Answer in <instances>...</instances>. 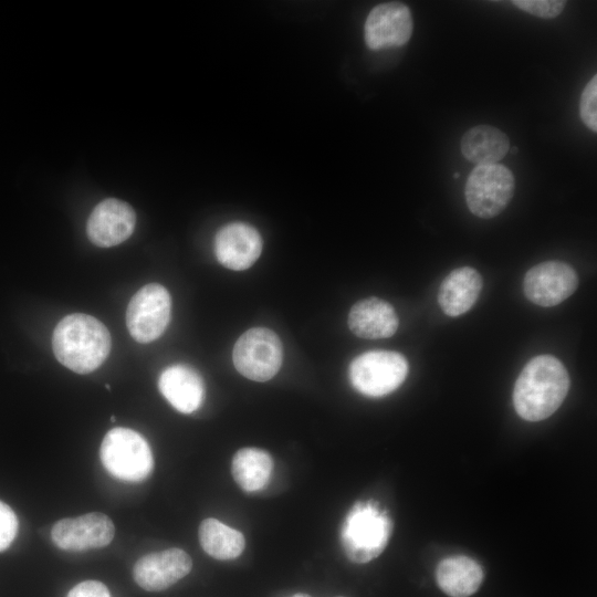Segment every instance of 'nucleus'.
I'll use <instances>...</instances> for the list:
<instances>
[{
  "label": "nucleus",
  "mask_w": 597,
  "mask_h": 597,
  "mask_svg": "<svg viewBox=\"0 0 597 597\" xmlns=\"http://www.w3.org/2000/svg\"><path fill=\"white\" fill-rule=\"evenodd\" d=\"M136 224V214L125 201L109 198L101 201L86 223L91 242L101 248L117 245L127 240Z\"/></svg>",
  "instance_id": "obj_13"
},
{
  "label": "nucleus",
  "mask_w": 597,
  "mask_h": 597,
  "mask_svg": "<svg viewBox=\"0 0 597 597\" xmlns=\"http://www.w3.org/2000/svg\"><path fill=\"white\" fill-rule=\"evenodd\" d=\"M18 532V519L12 509L0 501V552L7 549Z\"/></svg>",
  "instance_id": "obj_24"
},
{
  "label": "nucleus",
  "mask_w": 597,
  "mask_h": 597,
  "mask_svg": "<svg viewBox=\"0 0 597 597\" xmlns=\"http://www.w3.org/2000/svg\"><path fill=\"white\" fill-rule=\"evenodd\" d=\"M510 150H511L513 154H516L519 149H517V147L514 146V147L511 148Z\"/></svg>",
  "instance_id": "obj_27"
},
{
  "label": "nucleus",
  "mask_w": 597,
  "mask_h": 597,
  "mask_svg": "<svg viewBox=\"0 0 597 597\" xmlns=\"http://www.w3.org/2000/svg\"><path fill=\"white\" fill-rule=\"evenodd\" d=\"M273 471L272 457L259 448H242L231 462V473L237 484L245 492L264 489Z\"/></svg>",
  "instance_id": "obj_20"
},
{
  "label": "nucleus",
  "mask_w": 597,
  "mask_h": 597,
  "mask_svg": "<svg viewBox=\"0 0 597 597\" xmlns=\"http://www.w3.org/2000/svg\"><path fill=\"white\" fill-rule=\"evenodd\" d=\"M576 271L562 261H546L531 268L523 280V292L528 301L543 306H555L577 289Z\"/></svg>",
  "instance_id": "obj_9"
},
{
  "label": "nucleus",
  "mask_w": 597,
  "mask_h": 597,
  "mask_svg": "<svg viewBox=\"0 0 597 597\" xmlns=\"http://www.w3.org/2000/svg\"><path fill=\"white\" fill-rule=\"evenodd\" d=\"M398 325L392 305L377 297L358 301L348 314V327L360 338H388L396 333Z\"/></svg>",
  "instance_id": "obj_16"
},
{
  "label": "nucleus",
  "mask_w": 597,
  "mask_h": 597,
  "mask_svg": "<svg viewBox=\"0 0 597 597\" xmlns=\"http://www.w3.org/2000/svg\"><path fill=\"white\" fill-rule=\"evenodd\" d=\"M338 597H342V596H338Z\"/></svg>",
  "instance_id": "obj_29"
},
{
  "label": "nucleus",
  "mask_w": 597,
  "mask_h": 597,
  "mask_svg": "<svg viewBox=\"0 0 597 597\" xmlns=\"http://www.w3.org/2000/svg\"><path fill=\"white\" fill-rule=\"evenodd\" d=\"M262 251V239L252 226L232 222L222 227L214 240L218 261L234 271L247 270L254 264Z\"/></svg>",
  "instance_id": "obj_14"
},
{
  "label": "nucleus",
  "mask_w": 597,
  "mask_h": 597,
  "mask_svg": "<svg viewBox=\"0 0 597 597\" xmlns=\"http://www.w3.org/2000/svg\"><path fill=\"white\" fill-rule=\"evenodd\" d=\"M513 4L538 18L552 19L562 13L566 2L561 0H514Z\"/></svg>",
  "instance_id": "obj_23"
},
{
  "label": "nucleus",
  "mask_w": 597,
  "mask_h": 597,
  "mask_svg": "<svg viewBox=\"0 0 597 597\" xmlns=\"http://www.w3.org/2000/svg\"><path fill=\"white\" fill-rule=\"evenodd\" d=\"M101 462L116 479L139 482L154 468V458L146 439L137 431L117 427L111 429L101 443Z\"/></svg>",
  "instance_id": "obj_4"
},
{
  "label": "nucleus",
  "mask_w": 597,
  "mask_h": 597,
  "mask_svg": "<svg viewBox=\"0 0 597 597\" xmlns=\"http://www.w3.org/2000/svg\"><path fill=\"white\" fill-rule=\"evenodd\" d=\"M232 357L235 369L242 376L254 381H266L275 376L282 365V343L273 331L254 327L235 342Z\"/></svg>",
  "instance_id": "obj_7"
},
{
  "label": "nucleus",
  "mask_w": 597,
  "mask_h": 597,
  "mask_svg": "<svg viewBox=\"0 0 597 597\" xmlns=\"http://www.w3.org/2000/svg\"><path fill=\"white\" fill-rule=\"evenodd\" d=\"M460 149L463 157L476 166L496 164L510 150V139L496 127L479 125L463 134Z\"/></svg>",
  "instance_id": "obj_19"
},
{
  "label": "nucleus",
  "mask_w": 597,
  "mask_h": 597,
  "mask_svg": "<svg viewBox=\"0 0 597 597\" xmlns=\"http://www.w3.org/2000/svg\"><path fill=\"white\" fill-rule=\"evenodd\" d=\"M66 597H112L108 588L98 580H85L75 585Z\"/></svg>",
  "instance_id": "obj_25"
},
{
  "label": "nucleus",
  "mask_w": 597,
  "mask_h": 597,
  "mask_svg": "<svg viewBox=\"0 0 597 597\" xmlns=\"http://www.w3.org/2000/svg\"><path fill=\"white\" fill-rule=\"evenodd\" d=\"M171 312V298L166 287L150 283L137 291L128 303L126 325L139 343L157 339L166 329Z\"/></svg>",
  "instance_id": "obj_8"
},
{
  "label": "nucleus",
  "mask_w": 597,
  "mask_h": 597,
  "mask_svg": "<svg viewBox=\"0 0 597 597\" xmlns=\"http://www.w3.org/2000/svg\"><path fill=\"white\" fill-rule=\"evenodd\" d=\"M482 286V276L475 269L470 266L454 269L440 284L439 305L446 315L460 316L474 305Z\"/></svg>",
  "instance_id": "obj_17"
},
{
  "label": "nucleus",
  "mask_w": 597,
  "mask_h": 597,
  "mask_svg": "<svg viewBox=\"0 0 597 597\" xmlns=\"http://www.w3.org/2000/svg\"><path fill=\"white\" fill-rule=\"evenodd\" d=\"M115 535L113 521L104 513L91 512L62 519L51 530L52 542L69 552H83L107 546Z\"/></svg>",
  "instance_id": "obj_10"
},
{
  "label": "nucleus",
  "mask_w": 597,
  "mask_h": 597,
  "mask_svg": "<svg viewBox=\"0 0 597 597\" xmlns=\"http://www.w3.org/2000/svg\"><path fill=\"white\" fill-rule=\"evenodd\" d=\"M158 388L179 412L191 413L202 404L205 385L196 369L185 364L167 367L159 376Z\"/></svg>",
  "instance_id": "obj_15"
},
{
  "label": "nucleus",
  "mask_w": 597,
  "mask_h": 597,
  "mask_svg": "<svg viewBox=\"0 0 597 597\" xmlns=\"http://www.w3.org/2000/svg\"><path fill=\"white\" fill-rule=\"evenodd\" d=\"M406 357L397 352L370 350L350 363L352 386L367 397H383L400 387L408 375Z\"/></svg>",
  "instance_id": "obj_5"
},
{
  "label": "nucleus",
  "mask_w": 597,
  "mask_h": 597,
  "mask_svg": "<svg viewBox=\"0 0 597 597\" xmlns=\"http://www.w3.org/2000/svg\"><path fill=\"white\" fill-rule=\"evenodd\" d=\"M569 376L563 363L552 355L532 358L520 373L513 389V405L526 421L551 417L563 404Z\"/></svg>",
  "instance_id": "obj_1"
},
{
  "label": "nucleus",
  "mask_w": 597,
  "mask_h": 597,
  "mask_svg": "<svg viewBox=\"0 0 597 597\" xmlns=\"http://www.w3.org/2000/svg\"><path fill=\"white\" fill-rule=\"evenodd\" d=\"M481 565L464 555L449 556L440 561L436 579L440 589L450 597H469L483 582Z\"/></svg>",
  "instance_id": "obj_18"
},
{
  "label": "nucleus",
  "mask_w": 597,
  "mask_h": 597,
  "mask_svg": "<svg viewBox=\"0 0 597 597\" xmlns=\"http://www.w3.org/2000/svg\"><path fill=\"white\" fill-rule=\"evenodd\" d=\"M514 188V176L505 166L478 165L465 184L467 206L479 218H493L501 213L511 201Z\"/></svg>",
  "instance_id": "obj_6"
},
{
  "label": "nucleus",
  "mask_w": 597,
  "mask_h": 597,
  "mask_svg": "<svg viewBox=\"0 0 597 597\" xmlns=\"http://www.w3.org/2000/svg\"><path fill=\"white\" fill-rule=\"evenodd\" d=\"M192 561L181 548L172 547L140 557L134 565L135 583L147 591H161L187 576Z\"/></svg>",
  "instance_id": "obj_12"
},
{
  "label": "nucleus",
  "mask_w": 597,
  "mask_h": 597,
  "mask_svg": "<svg viewBox=\"0 0 597 597\" xmlns=\"http://www.w3.org/2000/svg\"><path fill=\"white\" fill-rule=\"evenodd\" d=\"M292 597H311V596L308 594H304V593H296Z\"/></svg>",
  "instance_id": "obj_26"
},
{
  "label": "nucleus",
  "mask_w": 597,
  "mask_h": 597,
  "mask_svg": "<svg viewBox=\"0 0 597 597\" xmlns=\"http://www.w3.org/2000/svg\"><path fill=\"white\" fill-rule=\"evenodd\" d=\"M597 76L595 75L583 90L579 102V115L583 123L594 133L597 132Z\"/></svg>",
  "instance_id": "obj_22"
},
{
  "label": "nucleus",
  "mask_w": 597,
  "mask_h": 597,
  "mask_svg": "<svg viewBox=\"0 0 597 597\" xmlns=\"http://www.w3.org/2000/svg\"><path fill=\"white\" fill-rule=\"evenodd\" d=\"M392 530V519L378 501H357L342 522L341 545L350 562L365 564L384 552Z\"/></svg>",
  "instance_id": "obj_3"
},
{
  "label": "nucleus",
  "mask_w": 597,
  "mask_h": 597,
  "mask_svg": "<svg viewBox=\"0 0 597 597\" xmlns=\"http://www.w3.org/2000/svg\"><path fill=\"white\" fill-rule=\"evenodd\" d=\"M412 31L409 8L400 2H387L371 9L365 22L364 36L370 50L379 51L405 45Z\"/></svg>",
  "instance_id": "obj_11"
},
{
  "label": "nucleus",
  "mask_w": 597,
  "mask_h": 597,
  "mask_svg": "<svg viewBox=\"0 0 597 597\" xmlns=\"http://www.w3.org/2000/svg\"><path fill=\"white\" fill-rule=\"evenodd\" d=\"M199 543L211 557L220 561L234 559L243 552L244 536L217 519H205L198 530Z\"/></svg>",
  "instance_id": "obj_21"
},
{
  "label": "nucleus",
  "mask_w": 597,
  "mask_h": 597,
  "mask_svg": "<svg viewBox=\"0 0 597 597\" xmlns=\"http://www.w3.org/2000/svg\"><path fill=\"white\" fill-rule=\"evenodd\" d=\"M111 346L107 327L87 314L63 317L52 336L56 359L77 374H88L98 368L107 358Z\"/></svg>",
  "instance_id": "obj_2"
},
{
  "label": "nucleus",
  "mask_w": 597,
  "mask_h": 597,
  "mask_svg": "<svg viewBox=\"0 0 597 597\" xmlns=\"http://www.w3.org/2000/svg\"><path fill=\"white\" fill-rule=\"evenodd\" d=\"M459 176H460L459 172H454L453 175L454 178H459Z\"/></svg>",
  "instance_id": "obj_28"
}]
</instances>
